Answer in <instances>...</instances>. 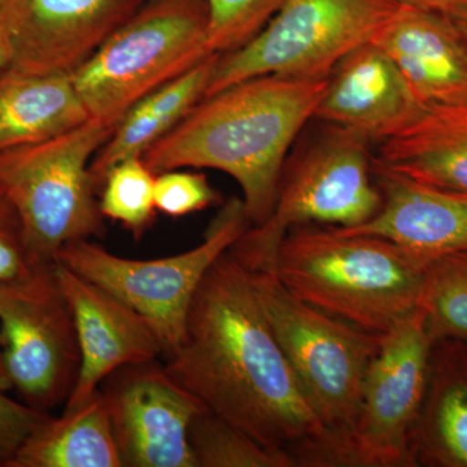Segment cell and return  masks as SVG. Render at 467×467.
<instances>
[{
  "instance_id": "cell-25",
  "label": "cell",
  "mask_w": 467,
  "mask_h": 467,
  "mask_svg": "<svg viewBox=\"0 0 467 467\" xmlns=\"http://www.w3.org/2000/svg\"><path fill=\"white\" fill-rule=\"evenodd\" d=\"M155 182L142 158L119 162L104 178L99 209L104 218L121 223L135 239H140L155 221Z\"/></svg>"
},
{
  "instance_id": "cell-29",
  "label": "cell",
  "mask_w": 467,
  "mask_h": 467,
  "mask_svg": "<svg viewBox=\"0 0 467 467\" xmlns=\"http://www.w3.org/2000/svg\"><path fill=\"white\" fill-rule=\"evenodd\" d=\"M51 417L0 389V467H8L26 439Z\"/></svg>"
},
{
  "instance_id": "cell-8",
  "label": "cell",
  "mask_w": 467,
  "mask_h": 467,
  "mask_svg": "<svg viewBox=\"0 0 467 467\" xmlns=\"http://www.w3.org/2000/svg\"><path fill=\"white\" fill-rule=\"evenodd\" d=\"M399 5L398 0H285L247 45L218 57L204 98L257 76L327 79L346 55L377 38Z\"/></svg>"
},
{
  "instance_id": "cell-5",
  "label": "cell",
  "mask_w": 467,
  "mask_h": 467,
  "mask_svg": "<svg viewBox=\"0 0 467 467\" xmlns=\"http://www.w3.org/2000/svg\"><path fill=\"white\" fill-rule=\"evenodd\" d=\"M322 128L285 160L272 216L263 225L248 227L230 248L248 269H273L279 244L292 227L352 229L382 209L370 144L343 129Z\"/></svg>"
},
{
  "instance_id": "cell-18",
  "label": "cell",
  "mask_w": 467,
  "mask_h": 467,
  "mask_svg": "<svg viewBox=\"0 0 467 467\" xmlns=\"http://www.w3.org/2000/svg\"><path fill=\"white\" fill-rule=\"evenodd\" d=\"M413 467H467V339L431 344L410 445Z\"/></svg>"
},
{
  "instance_id": "cell-6",
  "label": "cell",
  "mask_w": 467,
  "mask_h": 467,
  "mask_svg": "<svg viewBox=\"0 0 467 467\" xmlns=\"http://www.w3.org/2000/svg\"><path fill=\"white\" fill-rule=\"evenodd\" d=\"M113 129L90 117L51 140L0 150V193L23 221L36 264L54 263L67 243L106 234L90 165Z\"/></svg>"
},
{
  "instance_id": "cell-22",
  "label": "cell",
  "mask_w": 467,
  "mask_h": 467,
  "mask_svg": "<svg viewBox=\"0 0 467 467\" xmlns=\"http://www.w3.org/2000/svg\"><path fill=\"white\" fill-rule=\"evenodd\" d=\"M8 467H122L100 389L82 407L46 420Z\"/></svg>"
},
{
  "instance_id": "cell-15",
  "label": "cell",
  "mask_w": 467,
  "mask_h": 467,
  "mask_svg": "<svg viewBox=\"0 0 467 467\" xmlns=\"http://www.w3.org/2000/svg\"><path fill=\"white\" fill-rule=\"evenodd\" d=\"M78 337L81 368L64 410L82 407L117 368L162 358L158 335L130 306L57 261Z\"/></svg>"
},
{
  "instance_id": "cell-19",
  "label": "cell",
  "mask_w": 467,
  "mask_h": 467,
  "mask_svg": "<svg viewBox=\"0 0 467 467\" xmlns=\"http://www.w3.org/2000/svg\"><path fill=\"white\" fill-rule=\"evenodd\" d=\"M374 160L417 182L467 196V104L430 107L379 144Z\"/></svg>"
},
{
  "instance_id": "cell-13",
  "label": "cell",
  "mask_w": 467,
  "mask_h": 467,
  "mask_svg": "<svg viewBox=\"0 0 467 467\" xmlns=\"http://www.w3.org/2000/svg\"><path fill=\"white\" fill-rule=\"evenodd\" d=\"M146 0H5L8 67L72 75Z\"/></svg>"
},
{
  "instance_id": "cell-24",
  "label": "cell",
  "mask_w": 467,
  "mask_h": 467,
  "mask_svg": "<svg viewBox=\"0 0 467 467\" xmlns=\"http://www.w3.org/2000/svg\"><path fill=\"white\" fill-rule=\"evenodd\" d=\"M189 439L196 467H294L287 454L264 447L208 409L193 418Z\"/></svg>"
},
{
  "instance_id": "cell-33",
  "label": "cell",
  "mask_w": 467,
  "mask_h": 467,
  "mask_svg": "<svg viewBox=\"0 0 467 467\" xmlns=\"http://www.w3.org/2000/svg\"><path fill=\"white\" fill-rule=\"evenodd\" d=\"M0 389L5 392L12 389L11 382H9L7 373H5V364H3L2 349H0Z\"/></svg>"
},
{
  "instance_id": "cell-3",
  "label": "cell",
  "mask_w": 467,
  "mask_h": 467,
  "mask_svg": "<svg viewBox=\"0 0 467 467\" xmlns=\"http://www.w3.org/2000/svg\"><path fill=\"white\" fill-rule=\"evenodd\" d=\"M426 266L383 236L300 225L285 234L273 270L303 303L384 335L420 309Z\"/></svg>"
},
{
  "instance_id": "cell-10",
  "label": "cell",
  "mask_w": 467,
  "mask_h": 467,
  "mask_svg": "<svg viewBox=\"0 0 467 467\" xmlns=\"http://www.w3.org/2000/svg\"><path fill=\"white\" fill-rule=\"evenodd\" d=\"M0 349L21 401L48 413L67 404L81 353L57 261L41 264L20 281L0 285Z\"/></svg>"
},
{
  "instance_id": "cell-1",
  "label": "cell",
  "mask_w": 467,
  "mask_h": 467,
  "mask_svg": "<svg viewBox=\"0 0 467 467\" xmlns=\"http://www.w3.org/2000/svg\"><path fill=\"white\" fill-rule=\"evenodd\" d=\"M230 248L199 285L165 368L208 410L287 454L294 467H315L324 426L267 324L250 272Z\"/></svg>"
},
{
  "instance_id": "cell-31",
  "label": "cell",
  "mask_w": 467,
  "mask_h": 467,
  "mask_svg": "<svg viewBox=\"0 0 467 467\" xmlns=\"http://www.w3.org/2000/svg\"><path fill=\"white\" fill-rule=\"evenodd\" d=\"M448 16H450L451 21L459 27L461 34H462L467 43V8L453 12V14H450Z\"/></svg>"
},
{
  "instance_id": "cell-7",
  "label": "cell",
  "mask_w": 467,
  "mask_h": 467,
  "mask_svg": "<svg viewBox=\"0 0 467 467\" xmlns=\"http://www.w3.org/2000/svg\"><path fill=\"white\" fill-rule=\"evenodd\" d=\"M205 0H146L70 75L90 117L116 126L137 101L213 55Z\"/></svg>"
},
{
  "instance_id": "cell-26",
  "label": "cell",
  "mask_w": 467,
  "mask_h": 467,
  "mask_svg": "<svg viewBox=\"0 0 467 467\" xmlns=\"http://www.w3.org/2000/svg\"><path fill=\"white\" fill-rule=\"evenodd\" d=\"M209 48L225 55L247 45L278 14L285 0H205Z\"/></svg>"
},
{
  "instance_id": "cell-2",
  "label": "cell",
  "mask_w": 467,
  "mask_h": 467,
  "mask_svg": "<svg viewBox=\"0 0 467 467\" xmlns=\"http://www.w3.org/2000/svg\"><path fill=\"white\" fill-rule=\"evenodd\" d=\"M327 79L252 77L202 98L143 153L152 173L214 169L241 186L251 226L272 216L292 144L315 117Z\"/></svg>"
},
{
  "instance_id": "cell-14",
  "label": "cell",
  "mask_w": 467,
  "mask_h": 467,
  "mask_svg": "<svg viewBox=\"0 0 467 467\" xmlns=\"http://www.w3.org/2000/svg\"><path fill=\"white\" fill-rule=\"evenodd\" d=\"M426 109L389 55L368 42L335 66L313 119L379 146Z\"/></svg>"
},
{
  "instance_id": "cell-28",
  "label": "cell",
  "mask_w": 467,
  "mask_h": 467,
  "mask_svg": "<svg viewBox=\"0 0 467 467\" xmlns=\"http://www.w3.org/2000/svg\"><path fill=\"white\" fill-rule=\"evenodd\" d=\"M38 265L30 254L23 221L0 193V285L26 278Z\"/></svg>"
},
{
  "instance_id": "cell-9",
  "label": "cell",
  "mask_w": 467,
  "mask_h": 467,
  "mask_svg": "<svg viewBox=\"0 0 467 467\" xmlns=\"http://www.w3.org/2000/svg\"><path fill=\"white\" fill-rule=\"evenodd\" d=\"M251 226L243 199L232 198L205 230L198 247L155 260H133L110 254L82 239L58 251V263L84 276L142 316L167 358L182 339L187 313L209 267Z\"/></svg>"
},
{
  "instance_id": "cell-16",
  "label": "cell",
  "mask_w": 467,
  "mask_h": 467,
  "mask_svg": "<svg viewBox=\"0 0 467 467\" xmlns=\"http://www.w3.org/2000/svg\"><path fill=\"white\" fill-rule=\"evenodd\" d=\"M373 42L427 109L467 104V43L448 15L400 5Z\"/></svg>"
},
{
  "instance_id": "cell-23",
  "label": "cell",
  "mask_w": 467,
  "mask_h": 467,
  "mask_svg": "<svg viewBox=\"0 0 467 467\" xmlns=\"http://www.w3.org/2000/svg\"><path fill=\"white\" fill-rule=\"evenodd\" d=\"M420 308L432 342L467 339V248L442 254L426 266Z\"/></svg>"
},
{
  "instance_id": "cell-20",
  "label": "cell",
  "mask_w": 467,
  "mask_h": 467,
  "mask_svg": "<svg viewBox=\"0 0 467 467\" xmlns=\"http://www.w3.org/2000/svg\"><path fill=\"white\" fill-rule=\"evenodd\" d=\"M88 119L70 75L0 70V150L51 140Z\"/></svg>"
},
{
  "instance_id": "cell-12",
  "label": "cell",
  "mask_w": 467,
  "mask_h": 467,
  "mask_svg": "<svg viewBox=\"0 0 467 467\" xmlns=\"http://www.w3.org/2000/svg\"><path fill=\"white\" fill-rule=\"evenodd\" d=\"M125 467H196L189 432L205 410L158 359L117 368L100 384Z\"/></svg>"
},
{
  "instance_id": "cell-21",
  "label": "cell",
  "mask_w": 467,
  "mask_h": 467,
  "mask_svg": "<svg viewBox=\"0 0 467 467\" xmlns=\"http://www.w3.org/2000/svg\"><path fill=\"white\" fill-rule=\"evenodd\" d=\"M213 54L189 72L137 101L117 122L113 133L92 159L90 171L98 193L110 169L131 158H142L152 144L182 121L204 98L216 67Z\"/></svg>"
},
{
  "instance_id": "cell-34",
  "label": "cell",
  "mask_w": 467,
  "mask_h": 467,
  "mask_svg": "<svg viewBox=\"0 0 467 467\" xmlns=\"http://www.w3.org/2000/svg\"><path fill=\"white\" fill-rule=\"evenodd\" d=\"M3 2H5V0H0V5H2Z\"/></svg>"
},
{
  "instance_id": "cell-17",
  "label": "cell",
  "mask_w": 467,
  "mask_h": 467,
  "mask_svg": "<svg viewBox=\"0 0 467 467\" xmlns=\"http://www.w3.org/2000/svg\"><path fill=\"white\" fill-rule=\"evenodd\" d=\"M373 164L382 209L364 225L337 229L391 239L427 265L442 254L466 250L467 196L417 182L376 160Z\"/></svg>"
},
{
  "instance_id": "cell-32",
  "label": "cell",
  "mask_w": 467,
  "mask_h": 467,
  "mask_svg": "<svg viewBox=\"0 0 467 467\" xmlns=\"http://www.w3.org/2000/svg\"><path fill=\"white\" fill-rule=\"evenodd\" d=\"M9 64V50L7 41H5V33L0 26V70L5 69Z\"/></svg>"
},
{
  "instance_id": "cell-4",
  "label": "cell",
  "mask_w": 467,
  "mask_h": 467,
  "mask_svg": "<svg viewBox=\"0 0 467 467\" xmlns=\"http://www.w3.org/2000/svg\"><path fill=\"white\" fill-rule=\"evenodd\" d=\"M248 272L267 324L324 426L317 467H334L337 451L355 425L365 377L383 335L359 330L303 303L273 269Z\"/></svg>"
},
{
  "instance_id": "cell-27",
  "label": "cell",
  "mask_w": 467,
  "mask_h": 467,
  "mask_svg": "<svg viewBox=\"0 0 467 467\" xmlns=\"http://www.w3.org/2000/svg\"><path fill=\"white\" fill-rule=\"evenodd\" d=\"M221 201L220 192L211 186L205 174L180 169L156 174V209L169 217L196 213Z\"/></svg>"
},
{
  "instance_id": "cell-30",
  "label": "cell",
  "mask_w": 467,
  "mask_h": 467,
  "mask_svg": "<svg viewBox=\"0 0 467 467\" xmlns=\"http://www.w3.org/2000/svg\"><path fill=\"white\" fill-rule=\"evenodd\" d=\"M398 2L400 5H413V7L445 15L467 8V0H398Z\"/></svg>"
},
{
  "instance_id": "cell-11",
  "label": "cell",
  "mask_w": 467,
  "mask_h": 467,
  "mask_svg": "<svg viewBox=\"0 0 467 467\" xmlns=\"http://www.w3.org/2000/svg\"><path fill=\"white\" fill-rule=\"evenodd\" d=\"M431 344L420 308L383 335L365 377L355 425L340 444L334 467H413L411 438Z\"/></svg>"
}]
</instances>
